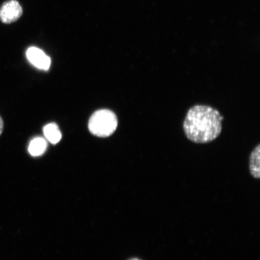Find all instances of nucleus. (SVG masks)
Here are the masks:
<instances>
[{
  "mask_svg": "<svg viewBox=\"0 0 260 260\" xmlns=\"http://www.w3.org/2000/svg\"><path fill=\"white\" fill-rule=\"evenodd\" d=\"M127 260H143L141 258H140L139 257H132V258H128Z\"/></svg>",
  "mask_w": 260,
  "mask_h": 260,
  "instance_id": "obj_9",
  "label": "nucleus"
},
{
  "mask_svg": "<svg viewBox=\"0 0 260 260\" xmlns=\"http://www.w3.org/2000/svg\"><path fill=\"white\" fill-rule=\"evenodd\" d=\"M26 56L29 61L39 69L47 71L50 67L51 58L40 48L35 47L28 48Z\"/></svg>",
  "mask_w": 260,
  "mask_h": 260,
  "instance_id": "obj_4",
  "label": "nucleus"
},
{
  "mask_svg": "<svg viewBox=\"0 0 260 260\" xmlns=\"http://www.w3.org/2000/svg\"><path fill=\"white\" fill-rule=\"evenodd\" d=\"M47 148L46 141L42 138L32 139L28 146V151L32 156L43 154Z\"/></svg>",
  "mask_w": 260,
  "mask_h": 260,
  "instance_id": "obj_7",
  "label": "nucleus"
},
{
  "mask_svg": "<svg viewBox=\"0 0 260 260\" xmlns=\"http://www.w3.org/2000/svg\"><path fill=\"white\" fill-rule=\"evenodd\" d=\"M45 138L52 144H56L61 139V133L58 125L55 123H50L44 128Z\"/></svg>",
  "mask_w": 260,
  "mask_h": 260,
  "instance_id": "obj_6",
  "label": "nucleus"
},
{
  "mask_svg": "<svg viewBox=\"0 0 260 260\" xmlns=\"http://www.w3.org/2000/svg\"><path fill=\"white\" fill-rule=\"evenodd\" d=\"M223 116L217 109L198 105L188 109L183 122L187 138L195 144H207L219 137Z\"/></svg>",
  "mask_w": 260,
  "mask_h": 260,
  "instance_id": "obj_1",
  "label": "nucleus"
},
{
  "mask_svg": "<svg viewBox=\"0 0 260 260\" xmlns=\"http://www.w3.org/2000/svg\"><path fill=\"white\" fill-rule=\"evenodd\" d=\"M260 145L258 144L253 149L249 156V170L251 176L256 180L260 177Z\"/></svg>",
  "mask_w": 260,
  "mask_h": 260,
  "instance_id": "obj_5",
  "label": "nucleus"
},
{
  "mask_svg": "<svg viewBox=\"0 0 260 260\" xmlns=\"http://www.w3.org/2000/svg\"><path fill=\"white\" fill-rule=\"evenodd\" d=\"M118 118L115 114L109 110H98L90 117L89 129L94 136L107 138L116 131L118 126Z\"/></svg>",
  "mask_w": 260,
  "mask_h": 260,
  "instance_id": "obj_2",
  "label": "nucleus"
},
{
  "mask_svg": "<svg viewBox=\"0 0 260 260\" xmlns=\"http://www.w3.org/2000/svg\"><path fill=\"white\" fill-rule=\"evenodd\" d=\"M3 130H4V121H3L2 117L0 116V136L2 135Z\"/></svg>",
  "mask_w": 260,
  "mask_h": 260,
  "instance_id": "obj_8",
  "label": "nucleus"
},
{
  "mask_svg": "<svg viewBox=\"0 0 260 260\" xmlns=\"http://www.w3.org/2000/svg\"><path fill=\"white\" fill-rule=\"evenodd\" d=\"M23 14V10L16 0H8L0 7V21L3 24H10L17 21Z\"/></svg>",
  "mask_w": 260,
  "mask_h": 260,
  "instance_id": "obj_3",
  "label": "nucleus"
}]
</instances>
